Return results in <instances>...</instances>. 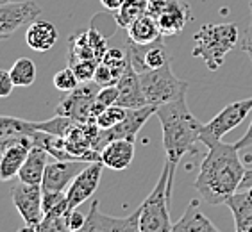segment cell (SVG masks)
Masks as SVG:
<instances>
[{
  "label": "cell",
  "mask_w": 252,
  "mask_h": 232,
  "mask_svg": "<svg viewBox=\"0 0 252 232\" xmlns=\"http://www.w3.org/2000/svg\"><path fill=\"white\" fill-rule=\"evenodd\" d=\"M100 2H102V5H104L107 11H117L118 7H120L124 2H126V0H100Z\"/></svg>",
  "instance_id": "42"
},
{
  "label": "cell",
  "mask_w": 252,
  "mask_h": 232,
  "mask_svg": "<svg viewBox=\"0 0 252 232\" xmlns=\"http://www.w3.org/2000/svg\"><path fill=\"white\" fill-rule=\"evenodd\" d=\"M70 66L73 68L75 75L79 77L81 83H86V81H92L95 77V72H97L98 61H93V59H81V61H75Z\"/></svg>",
  "instance_id": "35"
},
{
  "label": "cell",
  "mask_w": 252,
  "mask_h": 232,
  "mask_svg": "<svg viewBox=\"0 0 252 232\" xmlns=\"http://www.w3.org/2000/svg\"><path fill=\"white\" fill-rule=\"evenodd\" d=\"M100 91L95 81H86L81 83L73 91L64 93V97L56 107V115L68 116L72 120L83 123V121H93L92 120V109L97 102V95Z\"/></svg>",
  "instance_id": "7"
},
{
  "label": "cell",
  "mask_w": 252,
  "mask_h": 232,
  "mask_svg": "<svg viewBox=\"0 0 252 232\" xmlns=\"http://www.w3.org/2000/svg\"><path fill=\"white\" fill-rule=\"evenodd\" d=\"M118 87V100L117 106L127 107V109H136V107L147 106V98L143 95L140 73L132 68L131 63H127L126 70L117 83Z\"/></svg>",
  "instance_id": "14"
},
{
  "label": "cell",
  "mask_w": 252,
  "mask_h": 232,
  "mask_svg": "<svg viewBox=\"0 0 252 232\" xmlns=\"http://www.w3.org/2000/svg\"><path fill=\"white\" fill-rule=\"evenodd\" d=\"M79 84H81V81H79V77L75 75V72H73V68L70 66V64H68L66 68H63V70H59V72L54 75V86L61 93L73 91Z\"/></svg>",
  "instance_id": "32"
},
{
  "label": "cell",
  "mask_w": 252,
  "mask_h": 232,
  "mask_svg": "<svg viewBox=\"0 0 252 232\" xmlns=\"http://www.w3.org/2000/svg\"><path fill=\"white\" fill-rule=\"evenodd\" d=\"M134 159V141L115 140L100 150V163L106 168L126 170Z\"/></svg>",
  "instance_id": "16"
},
{
  "label": "cell",
  "mask_w": 252,
  "mask_h": 232,
  "mask_svg": "<svg viewBox=\"0 0 252 232\" xmlns=\"http://www.w3.org/2000/svg\"><path fill=\"white\" fill-rule=\"evenodd\" d=\"M111 218L113 216H107V214L100 213L98 202L95 200L92 203V209L88 213L84 225L79 231H73V232H111Z\"/></svg>",
  "instance_id": "28"
},
{
  "label": "cell",
  "mask_w": 252,
  "mask_h": 232,
  "mask_svg": "<svg viewBox=\"0 0 252 232\" xmlns=\"http://www.w3.org/2000/svg\"><path fill=\"white\" fill-rule=\"evenodd\" d=\"M43 213L63 216L68 213L66 191H43Z\"/></svg>",
  "instance_id": "29"
},
{
  "label": "cell",
  "mask_w": 252,
  "mask_h": 232,
  "mask_svg": "<svg viewBox=\"0 0 252 232\" xmlns=\"http://www.w3.org/2000/svg\"><path fill=\"white\" fill-rule=\"evenodd\" d=\"M158 106L147 104L143 107H136V109H127L126 118L118 123V125L111 127V129H100L98 131L97 143H95V150L100 152L107 143H111L115 140H131L136 141V136L141 131V127L145 125V121L156 115Z\"/></svg>",
  "instance_id": "8"
},
{
  "label": "cell",
  "mask_w": 252,
  "mask_h": 232,
  "mask_svg": "<svg viewBox=\"0 0 252 232\" xmlns=\"http://www.w3.org/2000/svg\"><path fill=\"white\" fill-rule=\"evenodd\" d=\"M156 116H158L161 129H163V146H165L166 163L170 166V179L166 189H168V197L172 199V188H174L177 165L191 150L195 141H200L202 123L197 120V116L193 113L189 111L186 97L158 106Z\"/></svg>",
  "instance_id": "2"
},
{
  "label": "cell",
  "mask_w": 252,
  "mask_h": 232,
  "mask_svg": "<svg viewBox=\"0 0 252 232\" xmlns=\"http://www.w3.org/2000/svg\"><path fill=\"white\" fill-rule=\"evenodd\" d=\"M38 232H70L66 222V214L58 216V214H45L43 220L36 225Z\"/></svg>",
  "instance_id": "33"
},
{
  "label": "cell",
  "mask_w": 252,
  "mask_h": 232,
  "mask_svg": "<svg viewBox=\"0 0 252 232\" xmlns=\"http://www.w3.org/2000/svg\"><path fill=\"white\" fill-rule=\"evenodd\" d=\"M147 13V0H126L115 11V22L120 29H127L132 22Z\"/></svg>",
  "instance_id": "23"
},
{
  "label": "cell",
  "mask_w": 252,
  "mask_h": 232,
  "mask_svg": "<svg viewBox=\"0 0 252 232\" xmlns=\"http://www.w3.org/2000/svg\"><path fill=\"white\" fill-rule=\"evenodd\" d=\"M249 186H252V168L245 172V177H243V182H242V188H249Z\"/></svg>",
  "instance_id": "43"
},
{
  "label": "cell",
  "mask_w": 252,
  "mask_h": 232,
  "mask_svg": "<svg viewBox=\"0 0 252 232\" xmlns=\"http://www.w3.org/2000/svg\"><path fill=\"white\" fill-rule=\"evenodd\" d=\"M234 218V227L240 231L252 232V186L238 189L225 202Z\"/></svg>",
  "instance_id": "17"
},
{
  "label": "cell",
  "mask_w": 252,
  "mask_h": 232,
  "mask_svg": "<svg viewBox=\"0 0 252 232\" xmlns=\"http://www.w3.org/2000/svg\"><path fill=\"white\" fill-rule=\"evenodd\" d=\"M206 146L208 152L200 163L193 188L199 191L204 202L222 205L242 188L247 170L240 159V150L234 143L215 141Z\"/></svg>",
  "instance_id": "1"
},
{
  "label": "cell",
  "mask_w": 252,
  "mask_h": 232,
  "mask_svg": "<svg viewBox=\"0 0 252 232\" xmlns=\"http://www.w3.org/2000/svg\"><path fill=\"white\" fill-rule=\"evenodd\" d=\"M252 111V97L243 98V100L231 102L223 107L219 115L215 116L213 120H209L208 123L202 125L200 131V141L204 145L215 143V141H222V138L238 125H242V121L249 116Z\"/></svg>",
  "instance_id": "6"
},
{
  "label": "cell",
  "mask_w": 252,
  "mask_h": 232,
  "mask_svg": "<svg viewBox=\"0 0 252 232\" xmlns=\"http://www.w3.org/2000/svg\"><path fill=\"white\" fill-rule=\"evenodd\" d=\"M234 146H236L238 150H245V148H251L252 146V121H251V125H249L247 132L234 143Z\"/></svg>",
  "instance_id": "41"
},
{
  "label": "cell",
  "mask_w": 252,
  "mask_h": 232,
  "mask_svg": "<svg viewBox=\"0 0 252 232\" xmlns=\"http://www.w3.org/2000/svg\"><path fill=\"white\" fill-rule=\"evenodd\" d=\"M81 59H93V61H98L95 52H93V47L90 45L88 32H83V34H79V36H72V38H70L68 64L75 63V61H81ZM98 63H100V61H98Z\"/></svg>",
  "instance_id": "27"
},
{
  "label": "cell",
  "mask_w": 252,
  "mask_h": 232,
  "mask_svg": "<svg viewBox=\"0 0 252 232\" xmlns=\"http://www.w3.org/2000/svg\"><path fill=\"white\" fill-rule=\"evenodd\" d=\"M236 232H245V231H240V229H236Z\"/></svg>",
  "instance_id": "46"
},
{
  "label": "cell",
  "mask_w": 252,
  "mask_h": 232,
  "mask_svg": "<svg viewBox=\"0 0 252 232\" xmlns=\"http://www.w3.org/2000/svg\"><path fill=\"white\" fill-rule=\"evenodd\" d=\"M11 199L25 225H38L43 220V189L38 184H27L20 180L11 189Z\"/></svg>",
  "instance_id": "9"
},
{
  "label": "cell",
  "mask_w": 252,
  "mask_h": 232,
  "mask_svg": "<svg viewBox=\"0 0 252 232\" xmlns=\"http://www.w3.org/2000/svg\"><path fill=\"white\" fill-rule=\"evenodd\" d=\"M7 2H11V0H0V4H7Z\"/></svg>",
  "instance_id": "45"
},
{
  "label": "cell",
  "mask_w": 252,
  "mask_h": 232,
  "mask_svg": "<svg viewBox=\"0 0 252 232\" xmlns=\"http://www.w3.org/2000/svg\"><path fill=\"white\" fill-rule=\"evenodd\" d=\"M93 81H95V83H97L100 87L115 86V84L118 83V77L113 73V70L109 66H106L104 63H98L97 72H95V77H93Z\"/></svg>",
  "instance_id": "36"
},
{
  "label": "cell",
  "mask_w": 252,
  "mask_h": 232,
  "mask_svg": "<svg viewBox=\"0 0 252 232\" xmlns=\"http://www.w3.org/2000/svg\"><path fill=\"white\" fill-rule=\"evenodd\" d=\"M172 232H220L215 223L199 209V202L191 200L185 214L172 225Z\"/></svg>",
  "instance_id": "18"
},
{
  "label": "cell",
  "mask_w": 252,
  "mask_h": 232,
  "mask_svg": "<svg viewBox=\"0 0 252 232\" xmlns=\"http://www.w3.org/2000/svg\"><path fill=\"white\" fill-rule=\"evenodd\" d=\"M127 39H131L132 43L138 45H151L158 39H163V34L159 30V25H158V20L152 18L151 15H143L140 18L132 22L129 27H127Z\"/></svg>",
  "instance_id": "22"
},
{
  "label": "cell",
  "mask_w": 252,
  "mask_h": 232,
  "mask_svg": "<svg viewBox=\"0 0 252 232\" xmlns=\"http://www.w3.org/2000/svg\"><path fill=\"white\" fill-rule=\"evenodd\" d=\"M191 18V9L186 0H166L165 7L158 16V25L163 36H177Z\"/></svg>",
  "instance_id": "15"
},
{
  "label": "cell",
  "mask_w": 252,
  "mask_h": 232,
  "mask_svg": "<svg viewBox=\"0 0 252 232\" xmlns=\"http://www.w3.org/2000/svg\"><path fill=\"white\" fill-rule=\"evenodd\" d=\"M36 129L34 121L22 120L15 116H0V138L5 136H29L32 138Z\"/></svg>",
  "instance_id": "25"
},
{
  "label": "cell",
  "mask_w": 252,
  "mask_h": 232,
  "mask_svg": "<svg viewBox=\"0 0 252 232\" xmlns=\"http://www.w3.org/2000/svg\"><path fill=\"white\" fill-rule=\"evenodd\" d=\"M9 73L15 86L27 87L36 81V64L29 58H18L15 61V64L11 66Z\"/></svg>",
  "instance_id": "24"
},
{
  "label": "cell",
  "mask_w": 252,
  "mask_h": 232,
  "mask_svg": "<svg viewBox=\"0 0 252 232\" xmlns=\"http://www.w3.org/2000/svg\"><path fill=\"white\" fill-rule=\"evenodd\" d=\"M16 232H38V231H36V225H25V227H22Z\"/></svg>",
  "instance_id": "44"
},
{
  "label": "cell",
  "mask_w": 252,
  "mask_h": 232,
  "mask_svg": "<svg viewBox=\"0 0 252 232\" xmlns=\"http://www.w3.org/2000/svg\"><path fill=\"white\" fill-rule=\"evenodd\" d=\"M100 63H104L106 66H109L113 70V73L117 75L118 79L122 77V73L126 70L127 63H129V58H127L126 50H118V49H107V52L104 54Z\"/></svg>",
  "instance_id": "31"
},
{
  "label": "cell",
  "mask_w": 252,
  "mask_h": 232,
  "mask_svg": "<svg viewBox=\"0 0 252 232\" xmlns=\"http://www.w3.org/2000/svg\"><path fill=\"white\" fill-rule=\"evenodd\" d=\"M90 165L88 161H54L49 163L45 168L43 180H41V189L43 191H66L73 179Z\"/></svg>",
  "instance_id": "13"
},
{
  "label": "cell",
  "mask_w": 252,
  "mask_h": 232,
  "mask_svg": "<svg viewBox=\"0 0 252 232\" xmlns=\"http://www.w3.org/2000/svg\"><path fill=\"white\" fill-rule=\"evenodd\" d=\"M102 170L104 165L100 161L90 163L81 174L73 179L70 188L66 189V199H68V213L73 209L81 207L88 199H92V195L97 191L98 184H100Z\"/></svg>",
  "instance_id": "12"
},
{
  "label": "cell",
  "mask_w": 252,
  "mask_h": 232,
  "mask_svg": "<svg viewBox=\"0 0 252 232\" xmlns=\"http://www.w3.org/2000/svg\"><path fill=\"white\" fill-rule=\"evenodd\" d=\"M66 222H68V227H70V232L79 231L84 225V222H86V216H83L77 209H73V211L66 213Z\"/></svg>",
  "instance_id": "39"
},
{
  "label": "cell",
  "mask_w": 252,
  "mask_h": 232,
  "mask_svg": "<svg viewBox=\"0 0 252 232\" xmlns=\"http://www.w3.org/2000/svg\"><path fill=\"white\" fill-rule=\"evenodd\" d=\"M31 148H32V143H24V145L11 146L0 154V180L2 182H7V180L18 177L20 168L27 159Z\"/></svg>",
  "instance_id": "21"
},
{
  "label": "cell",
  "mask_w": 252,
  "mask_h": 232,
  "mask_svg": "<svg viewBox=\"0 0 252 232\" xmlns=\"http://www.w3.org/2000/svg\"><path fill=\"white\" fill-rule=\"evenodd\" d=\"M118 100V87L117 84L115 86H104L100 87V91L97 95V102L102 104L104 107H109V106H115Z\"/></svg>",
  "instance_id": "37"
},
{
  "label": "cell",
  "mask_w": 252,
  "mask_h": 232,
  "mask_svg": "<svg viewBox=\"0 0 252 232\" xmlns=\"http://www.w3.org/2000/svg\"><path fill=\"white\" fill-rule=\"evenodd\" d=\"M242 50L247 54L249 59H251V63H252V18H251V22H249V25H247V30H245V34H243Z\"/></svg>",
  "instance_id": "40"
},
{
  "label": "cell",
  "mask_w": 252,
  "mask_h": 232,
  "mask_svg": "<svg viewBox=\"0 0 252 232\" xmlns=\"http://www.w3.org/2000/svg\"><path fill=\"white\" fill-rule=\"evenodd\" d=\"M111 232H141L140 231V207L136 209L131 216L113 218Z\"/></svg>",
  "instance_id": "34"
},
{
  "label": "cell",
  "mask_w": 252,
  "mask_h": 232,
  "mask_svg": "<svg viewBox=\"0 0 252 232\" xmlns=\"http://www.w3.org/2000/svg\"><path fill=\"white\" fill-rule=\"evenodd\" d=\"M127 115V107H122V106H109L106 107L104 111L100 113V115L97 116V125L100 127V129H111V127L118 125L124 118H126Z\"/></svg>",
  "instance_id": "30"
},
{
  "label": "cell",
  "mask_w": 252,
  "mask_h": 232,
  "mask_svg": "<svg viewBox=\"0 0 252 232\" xmlns=\"http://www.w3.org/2000/svg\"><path fill=\"white\" fill-rule=\"evenodd\" d=\"M238 43L236 24H206L193 36L191 56L200 58L204 64L217 72L223 64V59Z\"/></svg>",
  "instance_id": "3"
},
{
  "label": "cell",
  "mask_w": 252,
  "mask_h": 232,
  "mask_svg": "<svg viewBox=\"0 0 252 232\" xmlns=\"http://www.w3.org/2000/svg\"><path fill=\"white\" fill-rule=\"evenodd\" d=\"M140 81L147 104H152V106H163L181 97H186V89L189 86L186 81H181L172 72L170 63L156 70L140 73Z\"/></svg>",
  "instance_id": "5"
},
{
  "label": "cell",
  "mask_w": 252,
  "mask_h": 232,
  "mask_svg": "<svg viewBox=\"0 0 252 232\" xmlns=\"http://www.w3.org/2000/svg\"><path fill=\"white\" fill-rule=\"evenodd\" d=\"M39 15L41 7L32 0L0 4V41L11 38L25 24H32Z\"/></svg>",
  "instance_id": "10"
},
{
  "label": "cell",
  "mask_w": 252,
  "mask_h": 232,
  "mask_svg": "<svg viewBox=\"0 0 252 232\" xmlns=\"http://www.w3.org/2000/svg\"><path fill=\"white\" fill-rule=\"evenodd\" d=\"M170 166L165 163L159 179L149 197L140 205V231L141 232H172L170 220V197H168Z\"/></svg>",
  "instance_id": "4"
},
{
  "label": "cell",
  "mask_w": 252,
  "mask_h": 232,
  "mask_svg": "<svg viewBox=\"0 0 252 232\" xmlns=\"http://www.w3.org/2000/svg\"><path fill=\"white\" fill-rule=\"evenodd\" d=\"M75 123H79V121L72 120V118H68V116L56 115L54 118H50V120L34 121V129H36V131H41V132H47V134L66 138L68 132L75 127Z\"/></svg>",
  "instance_id": "26"
},
{
  "label": "cell",
  "mask_w": 252,
  "mask_h": 232,
  "mask_svg": "<svg viewBox=\"0 0 252 232\" xmlns=\"http://www.w3.org/2000/svg\"><path fill=\"white\" fill-rule=\"evenodd\" d=\"M251 13H252V0H251Z\"/></svg>",
  "instance_id": "47"
},
{
  "label": "cell",
  "mask_w": 252,
  "mask_h": 232,
  "mask_svg": "<svg viewBox=\"0 0 252 232\" xmlns=\"http://www.w3.org/2000/svg\"><path fill=\"white\" fill-rule=\"evenodd\" d=\"M47 165H49V152L38 145H32V148L27 154V159H25V163L20 168L18 179L22 182L41 186Z\"/></svg>",
  "instance_id": "20"
},
{
  "label": "cell",
  "mask_w": 252,
  "mask_h": 232,
  "mask_svg": "<svg viewBox=\"0 0 252 232\" xmlns=\"http://www.w3.org/2000/svg\"><path fill=\"white\" fill-rule=\"evenodd\" d=\"M126 52L129 63L138 73L156 70L170 63V56L166 52V47L163 45V39H158L151 45H138L127 39Z\"/></svg>",
  "instance_id": "11"
},
{
  "label": "cell",
  "mask_w": 252,
  "mask_h": 232,
  "mask_svg": "<svg viewBox=\"0 0 252 232\" xmlns=\"http://www.w3.org/2000/svg\"><path fill=\"white\" fill-rule=\"evenodd\" d=\"M58 29L52 22H36L29 24L25 32V41L34 52H47L58 43Z\"/></svg>",
  "instance_id": "19"
},
{
  "label": "cell",
  "mask_w": 252,
  "mask_h": 232,
  "mask_svg": "<svg viewBox=\"0 0 252 232\" xmlns=\"http://www.w3.org/2000/svg\"><path fill=\"white\" fill-rule=\"evenodd\" d=\"M13 87H15V83L11 79V73L7 70H0V98L9 97L13 93Z\"/></svg>",
  "instance_id": "38"
}]
</instances>
